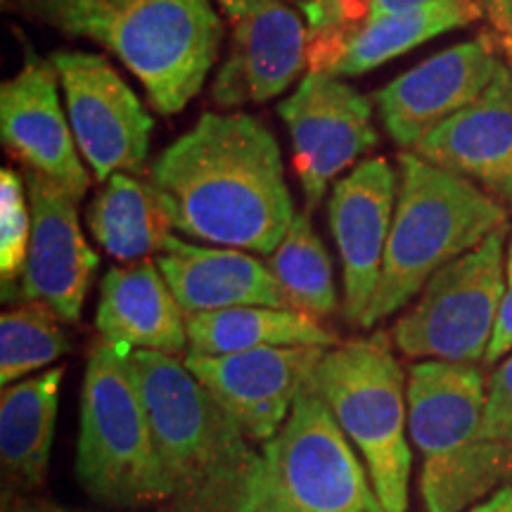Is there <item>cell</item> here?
<instances>
[{
    "instance_id": "obj_1",
    "label": "cell",
    "mask_w": 512,
    "mask_h": 512,
    "mask_svg": "<svg viewBox=\"0 0 512 512\" xmlns=\"http://www.w3.org/2000/svg\"><path fill=\"white\" fill-rule=\"evenodd\" d=\"M178 233L271 256L294 221L278 140L249 114H202L150 169Z\"/></svg>"
},
{
    "instance_id": "obj_2",
    "label": "cell",
    "mask_w": 512,
    "mask_h": 512,
    "mask_svg": "<svg viewBox=\"0 0 512 512\" xmlns=\"http://www.w3.org/2000/svg\"><path fill=\"white\" fill-rule=\"evenodd\" d=\"M155 441L166 512H242L259 458L252 439L178 356L128 351Z\"/></svg>"
},
{
    "instance_id": "obj_3",
    "label": "cell",
    "mask_w": 512,
    "mask_h": 512,
    "mask_svg": "<svg viewBox=\"0 0 512 512\" xmlns=\"http://www.w3.org/2000/svg\"><path fill=\"white\" fill-rule=\"evenodd\" d=\"M17 8L117 55L166 117L188 107L219 60L223 22L211 0H17Z\"/></svg>"
},
{
    "instance_id": "obj_4",
    "label": "cell",
    "mask_w": 512,
    "mask_h": 512,
    "mask_svg": "<svg viewBox=\"0 0 512 512\" xmlns=\"http://www.w3.org/2000/svg\"><path fill=\"white\" fill-rule=\"evenodd\" d=\"M503 226H508V211L491 192L413 150L401 152L392 230L363 330L411 304L439 268Z\"/></svg>"
},
{
    "instance_id": "obj_5",
    "label": "cell",
    "mask_w": 512,
    "mask_h": 512,
    "mask_svg": "<svg viewBox=\"0 0 512 512\" xmlns=\"http://www.w3.org/2000/svg\"><path fill=\"white\" fill-rule=\"evenodd\" d=\"M486 377L477 363L408 368V432L422 458L425 512H465L512 484V463L484 437Z\"/></svg>"
},
{
    "instance_id": "obj_6",
    "label": "cell",
    "mask_w": 512,
    "mask_h": 512,
    "mask_svg": "<svg viewBox=\"0 0 512 512\" xmlns=\"http://www.w3.org/2000/svg\"><path fill=\"white\" fill-rule=\"evenodd\" d=\"M387 339L375 335L335 344L311 380L363 456L384 512H408V380Z\"/></svg>"
},
{
    "instance_id": "obj_7",
    "label": "cell",
    "mask_w": 512,
    "mask_h": 512,
    "mask_svg": "<svg viewBox=\"0 0 512 512\" xmlns=\"http://www.w3.org/2000/svg\"><path fill=\"white\" fill-rule=\"evenodd\" d=\"M76 477L93 501L110 508L164 503L150 418L128 351L102 339L83 373Z\"/></svg>"
},
{
    "instance_id": "obj_8",
    "label": "cell",
    "mask_w": 512,
    "mask_h": 512,
    "mask_svg": "<svg viewBox=\"0 0 512 512\" xmlns=\"http://www.w3.org/2000/svg\"><path fill=\"white\" fill-rule=\"evenodd\" d=\"M242 512H384L366 463L358 460L313 380L261 448Z\"/></svg>"
},
{
    "instance_id": "obj_9",
    "label": "cell",
    "mask_w": 512,
    "mask_h": 512,
    "mask_svg": "<svg viewBox=\"0 0 512 512\" xmlns=\"http://www.w3.org/2000/svg\"><path fill=\"white\" fill-rule=\"evenodd\" d=\"M508 226L439 268L392 328V344L413 361L479 363L494 337L508 290Z\"/></svg>"
},
{
    "instance_id": "obj_10",
    "label": "cell",
    "mask_w": 512,
    "mask_h": 512,
    "mask_svg": "<svg viewBox=\"0 0 512 512\" xmlns=\"http://www.w3.org/2000/svg\"><path fill=\"white\" fill-rule=\"evenodd\" d=\"M50 60L60 76L76 147L95 181L140 174L155 124L131 86L100 55L57 50Z\"/></svg>"
},
{
    "instance_id": "obj_11",
    "label": "cell",
    "mask_w": 512,
    "mask_h": 512,
    "mask_svg": "<svg viewBox=\"0 0 512 512\" xmlns=\"http://www.w3.org/2000/svg\"><path fill=\"white\" fill-rule=\"evenodd\" d=\"M278 114L292 136L306 211L318 209L332 178L377 145L370 100L339 76L309 72Z\"/></svg>"
},
{
    "instance_id": "obj_12",
    "label": "cell",
    "mask_w": 512,
    "mask_h": 512,
    "mask_svg": "<svg viewBox=\"0 0 512 512\" xmlns=\"http://www.w3.org/2000/svg\"><path fill=\"white\" fill-rule=\"evenodd\" d=\"M230 24L228 55L211 83L219 107L268 102L309 67V27L290 0H216Z\"/></svg>"
},
{
    "instance_id": "obj_13",
    "label": "cell",
    "mask_w": 512,
    "mask_h": 512,
    "mask_svg": "<svg viewBox=\"0 0 512 512\" xmlns=\"http://www.w3.org/2000/svg\"><path fill=\"white\" fill-rule=\"evenodd\" d=\"M503 64L501 46L489 34L427 57L375 93L384 131L399 147L415 150L434 128L477 100Z\"/></svg>"
},
{
    "instance_id": "obj_14",
    "label": "cell",
    "mask_w": 512,
    "mask_h": 512,
    "mask_svg": "<svg viewBox=\"0 0 512 512\" xmlns=\"http://www.w3.org/2000/svg\"><path fill=\"white\" fill-rule=\"evenodd\" d=\"M31 209L27 266L17 294L43 302L64 323H79L83 302L98 271V254L83 238L79 200L38 171H24Z\"/></svg>"
},
{
    "instance_id": "obj_15",
    "label": "cell",
    "mask_w": 512,
    "mask_h": 512,
    "mask_svg": "<svg viewBox=\"0 0 512 512\" xmlns=\"http://www.w3.org/2000/svg\"><path fill=\"white\" fill-rule=\"evenodd\" d=\"M325 351L328 347H268L226 356L185 354L183 363L249 439L266 444L285 425Z\"/></svg>"
},
{
    "instance_id": "obj_16",
    "label": "cell",
    "mask_w": 512,
    "mask_h": 512,
    "mask_svg": "<svg viewBox=\"0 0 512 512\" xmlns=\"http://www.w3.org/2000/svg\"><path fill=\"white\" fill-rule=\"evenodd\" d=\"M399 178L387 159L358 162L339 178L328 202L344 275V320L363 330V320L380 285L384 252L392 230Z\"/></svg>"
},
{
    "instance_id": "obj_17",
    "label": "cell",
    "mask_w": 512,
    "mask_h": 512,
    "mask_svg": "<svg viewBox=\"0 0 512 512\" xmlns=\"http://www.w3.org/2000/svg\"><path fill=\"white\" fill-rule=\"evenodd\" d=\"M57 81L53 60L29 48L22 69L0 86V138L24 169L48 176L81 202L91 176L64 117Z\"/></svg>"
},
{
    "instance_id": "obj_18",
    "label": "cell",
    "mask_w": 512,
    "mask_h": 512,
    "mask_svg": "<svg viewBox=\"0 0 512 512\" xmlns=\"http://www.w3.org/2000/svg\"><path fill=\"white\" fill-rule=\"evenodd\" d=\"M427 162L477 181L512 209V64L456 117L415 145Z\"/></svg>"
},
{
    "instance_id": "obj_19",
    "label": "cell",
    "mask_w": 512,
    "mask_h": 512,
    "mask_svg": "<svg viewBox=\"0 0 512 512\" xmlns=\"http://www.w3.org/2000/svg\"><path fill=\"white\" fill-rule=\"evenodd\" d=\"M155 264L185 316L233 306L292 309L268 264L245 249L200 247L174 235L155 256Z\"/></svg>"
},
{
    "instance_id": "obj_20",
    "label": "cell",
    "mask_w": 512,
    "mask_h": 512,
    "mask_svg": "<svg viewBox=\"0 0 512 512\" xmlns=\"http://www.w3.org/2000/svg\"><path fill=\"white\" fill-rule=\"evenodd\" d=\"M95 328L102 342L126 351L188 354L185 311L159 273L155 259L114 266L100 283Z\"/></svg>"
},
{
    "instance_id": "obj_21",
    "label": "cell",
    "mask_w": 512,
    "mask_h": 512,
    "mask_svg": "<svg viewBox=\"0 0 512 512\" xmlns=\"http://www.w3.org/2000/svg\"><path fill=\"white\" fill-rule=\"evenodd\" d=\"M64 366L24 377L0 396V460L12 484L36 489L46 482L53 453Z\"/></svg>"
},
{
    "instance_id": "obj_22",
    "label": "cell",
    "mask_w": 512,
    "mask_h": 512,
    "mask_svg": "<svg viewBox=\"0 0 512 512\" xmlns=\"http://www.w3.org/2000/svg\"><path fill=\"white\" fill-rule=\"evenodd\" d=\"M86 221L95 242L119 264L157 256L176 230L162 192L131 174H114L102 183Z\"/></svg>"
},
{
    "instance_id": "obj_23",
    "label": "cell",
    "mask_w": 512,
    "mask_h": 512,
    "mask_svg": "<svg viewBox=\"0 0 512 512\" xmlns=\"http://www.w3.org/2000/svg\"><path fill=\"white\" fill-rule=\"evenodd\" d=\"M188 354L226 356L268 347H335L337 335L297 309L233 306L185 316Z\"/></svg>"
},
{
    "instance_id": "obj_24",
    "label": "cell",
    "mask_w": 512,
    "mask_h": 512,
    "mask_svg": "<svg viewBox=\"0 0 512 512\" xmlns=\"http://www.w3.org/2000/svg\"><path fill=\"white\" fill-rule=\"evenodd\" d=\"M484 15V5L479 0H432L420 8L370 19L366 27L349 38L337 62L325 74L339 79L366 74L439 34L467 27Z\"/></svg>"
},
{
    "instance_id": "obj_25",
    "label": "cell",
    "mask_w": 512,
    "mask_h": 512,
    "mask_svg": "<svg viewBox=\"0 0 512 512\" xmlns=\"http://www.w3.org/2000/svg\"><path fill=\"white\" fill-rule=\"evenodd\" d=\"M268 268L290 297L292 309L325 318L337 311L335 273L328 249L313 230L309 211L294 214L285 240L268 259Z\"/></svg>"
},
{
    "instance_id": "obj_26",
    "label": "cell",
    "mask_w": 512,
    "mask_h": 512,
    "mask_svg": "<svg viewBox=\"0 0 512 512\" xmlns=\"http://www.w3.org/2000/svg\"><path fill=\"white\" fill-rule=\"evenodd\" d=\"M64 320L43 302H24L0 316V384L10 387L72 351Z\"/></svg>"
},
{
    "instance_id": "obj_27",
    "label": "cell",
    "mask_w": 512,
    "mask_h": 512,
    "mask_svg": "<svg viewBox=\"0 0 512 512\" xmlns=\"http://www.w3.org/2000/svg\"><path fill=\"white\" fill-rule=\"evenodd\" d=\"M309 27V72H330L349 38L370 22L373 0H290Z\"/></svg>"
},
{
    "instance_id": "obj_28",
    "label": "cell",
    "mask_w": 512,
    "mask_h": 512,
    "mask_svg": "<svg viewBox=\"0 0 512 512\" xmlns=\"http://www.w3.org/2000/svg\"><path fill=\"white\" fill-rule=\"evenodd\" d=\"M12 169L0 171V280L3 297L22 278L31 240L29 195Z\"/></svg>"
},
{
    "instance_id": "obj_29",
    "label": "cell",
    "mask_w": 512,
    "mask_h": 512,
    "mask_svg": "<svg viewBox=\"0 0 512 512\" xmlns=\"http://www.w3.org/2000/svg\"><path fill=\"white\" fill-rule=\"evenodd\" d=\"M484 437L512 463V356L505 358L486 384Z\"/></svg>"
},
{
    "instance_id": "obj_30",
    "label": "cell",
    "mask_w": 512,
    "mask_h": 512,
    "mask_svg": "<svg viewBox=\"0 0 512 512\" xmlns=\"http://www.w3.org/2000/svg\"><path fill=\"white\" fill-rule=\"evenodd\" d=\"M512 351V283L503 294L501 309H498L494 337H491L489 351H486V363L501 361L503 356H508Z\"/></svg>"
},
{
    "instance_id": "obj_31",
    "label": "cell",
    "mask_w": 512,
    "mask_h": 512,
    "mask_svg": "<svg viewBox=\"0 0 512 512\" xmlns=\"http://www.w3.org/2000/svg\"><path fill=\"white\" fill-rule=\"evenodd\" d=\"M484 12L496 29V41L512 64V0H484Z\"/></svg>"
},
{
    "instance_id": "obj_32",
    "label": "cell",
    "mask_w": 512,
    "mask_h": 512,
    "mask_svg": "<svg viewBox=\"0 0 512 512\" xmlns=\"http://www.w3.org/2000/svg\"><path fill=\"white\" fill-rule=\"evenodd\" d=\"M465 512H512V484H505Z\"/></svg>"
},
{
    "instance_id": "obj_33",
    "label": "cell",
    "mask_w": 512,
    "mask_h": 512,
    "mask_svg": "<svg viewBox=\"0 0 512 512\" xmlns=\"http://www.w3.org/2000/svg\"><path fill=\"white\" fill-rule=\"evenodd\" d=\"M53 503L46 501H34V498H10L5 496L3 512H57Z\"/></svg>"
},
{
    "instance_id": "obj_34",
    "label": "cell",
    "mask_w": 512,
    "mask_h": 512,
    "mask_svg": "<svg viewBox=\"0 0 512 512\" xmlns=\"http://www.w3.org/2000/svg\"><path fill=\"white\" fill-rule=\"evenodd\" d=\"M512 283V240H510V247H508V285Z\"/></svg>"
},
{
    "instance_id": "obj_35",
    "label": "cell",
    "mask_w": 512,
    "mask_h": 512,
    "mask_svg": "<svg viewBox=\"0 0 512 512\" xmlns=\"http://www.w3.org/2000/svg\"><path fill=\"white\" fill-rule=\"evenodd\" d=\"M114 3H128V0H114Z\"/></svg>"
},
{
    "instance_id": "obj_36",
    "label": "cell",
    "mask_w": 512,
    "mask_h": 512,
    "mask_svg": "<svg viewBox=\"0 0 512 512\" xmlns=\"http://www.w3.org/2000/svg\"><path fill=\"white\" fill-rule=\"evenodd\" d=\"M57 512H74V510H62V508H60V510H57Z\"/></svg>"
}]
</instances>
